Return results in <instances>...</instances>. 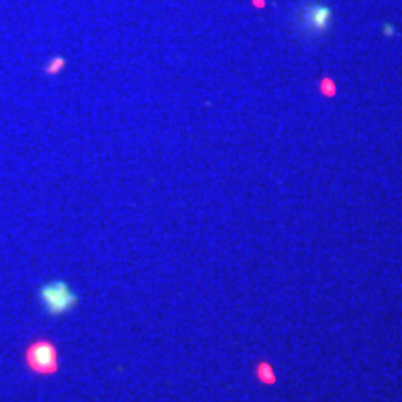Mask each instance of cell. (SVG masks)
Here are the masks:
<instances>
[{"mask_svg": "<svg viewBox=\"0 0 402 402\" xmlns=\"http://www.w3.org/2000/svg\"><path fill=\"white\" fill-rule=\"evenodd\" d=\"M27 365L32 373L36 375H54L58 371V350L54 347L53 341L37 339L27 347Z\"/></svg>", "mask_w": 402, "mask_h": 402, "instance_id": "6da1fadb", "label": "cell"}, {"mask_svg": "<svg viewBox=\"0 0 402 402\" xmlns=\"http://www.w3.org/2000/svg\"><path fill=\"white\" fill-rule=\"evenodd\" d=\"M255 375L259 378L263 384H274L276 382V375H274V369L268 361H259L255 367Z\"/></svg>", "mask_w": 402, "mask_h": 402, "instance_id": "3957f363", "label": "cell"}, {"mask_svg": "<svg viewBox=\"0 0 402 402\" xmlns=\"http://www.w3.org/2000/svg\"><path fill=\"white\" fill-rule=\"evenodd\" d=\"M43 302L53 313H63L77 304V296L65 283H53L43 289Z\"/></svg>", "mask_w": 402, "mask_h": 402, "instance_id": "7a4b0ae2", "label": "cell"}]
</instances>
